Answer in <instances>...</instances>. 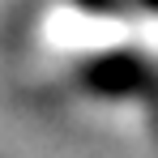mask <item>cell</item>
Segmentation results:
<instances>
[{"instance_id": "1", "label": "cell", "mask_w": 158, "mask_h": 158, "mask_svg": "<svg viewBox=\"0 0 158 158\" xmlns=\"http://www.w3.org/2000/svg\"><path fill=\"white\" fill-rule=\"evenodd\" d=\"M43 39L52 56H73L81 64H124L132 52V85H141V69L158 73V0H60L43 17Z\"/></svg>"}]
</instances>
